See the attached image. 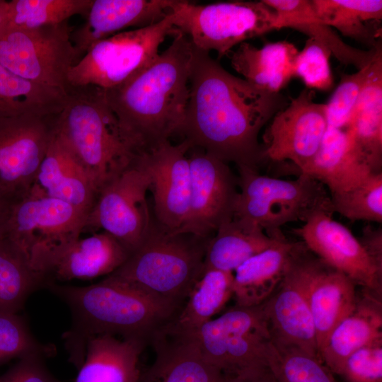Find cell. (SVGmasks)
Wrapping results in <instances>:
<instances>
[{
    "mask_svg": "<svg viewBox=\"0 0 382 382\" xmlns=\"http://www.w3.org/2000/svg\"><path fill=\"white\" fill-rule=\"evenodd\" d=\"M189 90L178 134L190 149L258 170L265 161L259 134L289 99L231 74L194 45Z\"/></svg>",
    "mask_w": 382,
    "mask_h": 382,
    "instance_id": "cell-1",
    "label": "cell"
},
{
    "mask_svg": "<svg viewBox=\"0 0 382 382\" xmlns=\"http://www.w3.org/2000/svg\"><path fill=\"white\" fill-rule=\"evenodd\" d=\"M382 298L361 289L355 306L332 330L320 354L323 363L340 375L346 359L355 351L382 342Z\"/></svg>",
    "mask_w": 382,
    "mask_h": 382,
    "instance_id": "cell-24",
    "label": "cell"
},
{
    "mask_svg": "<svg viewBox=\"0 0 382 382\" xmlns=\"http://www.w3.org/2000/svg\"><path fill=\"white\" fill-rule=\"evenodd\" d=\"M93 0H12L5 23L18 28H34L68 21L87 15Z\"/></svg>",
    "mask_w": 382,
    "mask_h": 382,
    "instance_id": "cell-37",
    "label": "cell"
},
{
    "mask_svg": "<svg viewBox=\"0 0 382 382\" xmlns=\"http://www.w3.org/2000/svg\"><path fill=\"white\" fill-rule=\"evenodd\" d=\"M57 115L0 116V191L10 199L33 185L56 132Z\"/></svg>",
    "mask_w": 382,
    "mask_h": 382,
    "instance_id": "cell-13",
    "label": "cell"
},
{
    "mask_svg": "<svg viewBox=\"0 0 382 382\" xmlns=\"http://www.w3.org/2000/svg\"><path fill=\"white\" fill-rule=\"evenodd\" d=\"M188 155L190 199L187 223L182 232L212 237L233 219L238 194V178L227 163L192 148Z\"/></svg>",
    "mask_w": 382,
    "mask_h": 382,
    "instance_id": "cell-16",
    "label": "cell"
},
{
    "mask_svg": "<svg viewBox=\"0 0 382 382\" xmlns=\"http://www.w3.org/2000/svg\"><path fill=\"white\" fill-rule=\"evenodd\" d=\"M233 272L203 270L178 313L158 332L190 335L212 320L233 296Z\"/></svg>",
    "mask_w": 382,
    "mask_h": 382,
    "instance_id": "cell-30",
    "label": "cell"
},
{
    "mask_svg": "<svg viewBox=\"0 0 382 382\" xmlns=\"http://www.w3.org/2000/svg\"><path fill=\"white\" fill-rule=\"evenodd\" d=\"M48 282L10 242L6 238L0 241V311L18 313L28 296Z\"/></svg>",
    "mask_w": 382,
    "mask_h": 382,
    "instance_id": "cell-35",
    "label": "cell"
},
{
    "mask_svg": "<svg viewBox=\"0 0 382 382\" xmlns=\"http://www.w3.org/2000/svg\"><path fill=\"white\" fill-rule=\"evenodd\" d=\"M308 253L301 241L284 277L263 304L272 339L296 346L320 359L306 291Z\"/></svg>",
    "mask_w": 382,
    "mask_h": 382,
    "instance_id": "cell-18",
    "label": "cell"
},
{
    "mask_svg": "<svg viewBox=\"0 0 382 382\" xmlns=\"http://www.w3.org/2000/svg\"><path fill=\"white\" fill-rule=\"evenodd\" d=\"M148 342L103 335L91 337L74 382H137L139 357Z\"/></svg>",
    "mask_w": 382,
    "mask_h": 382,
    "instance_id": "cell-28",
    "label": "cell"
},
{
    "mask_svg": "<svg viewBox=\"0 0 382 382\" xmlns=\"http://www.w3.org/2000/svg\"><path fill=\"white\" fill-rule=\"evenodd\" d=\"M130 253L115 237L102 231L79 238L55 261L48 274L58 281L91 279L120 268Z\"/></svg>",
    "mask_w": 382,
    "mask_h": 382,
    "instance_id": "cell-27",
    "label": "cell"
},
{
    "mask_svg": "<svg viewBox=\"0 0 382 382\" xmlns=\"http://www.w3.org/2000/svg\"><path fill=\"white\" fill-rule=\"evenodd\" d=\"M192 335L204 358L224 375L266 363L271 334L263 303L235 305Z\"/></svg>",
    "mask_w": 382,
    "mask_h": 382,
    "instance_id": "cell-11",
    "label": "cell"
},
{
    "mask_svg": "<svg viewBox=\"0 0 382 382\" xmlns=\"http://www.w3.org/2000/svg\"><path fill=\"white\" fill-rule=\"evenodd\" d=\"M315 98L305 88L274 115L262 136L265 160L290 161L300 172L310 163L328 127L325 104Z\"/></svg>",
    "mask_w": 382,
    "mask_h": 382,
    "instance_id": "cell-14",
    "label": "cell"
},
{
    "mask_svg": "<svg viewBox=\"0 0 382 382\" xmlns=\"http://www.w3.org/2000/svg\"><path fill=\"white\" fill-rule=\"evenodd\" d=\"M221 382H277V381L267 364L263 363L234 374H224Z\"/></svg>",
    "mask_w": 382,
    "mask_h": 382,
    "instance_id": "cell-44",
    "label": "cell"
},
{
    "mask_svg": "<svg viewBox=\"0 0 382 382\" xmlns=\"http://www.w3.org/2000/svg\"><path fill=\"white\" fill-rule=\"evenodd\" d=\"M293 231L325 263L343 273L356 286L382 296V264L332 214L316 213Z\"/></svg>",
    "mask_w": 382,
    "mask_h": 382,
    "instance_id": "cell-15",
    "label": "cell"
},
{
    "mask_svg": "<svg viewBox=\"0 0 382 382\" xmlns=\"http://www.w3.org/2000/svg\"><path fill=\"white\" fill-rule=\"evenodd\" d=\"M46 287L70 308L72 323L63 338L69 361L77 369L83 361L90 338L120 335L141 339L149 344L180 311L108 276L86 286L50 282Z\"/></svg>",
    "mask_w": 382,
    "mask_h": 382,
    "instance_id": "cell-3",
    "label": "cell"
},
{
    "mask_svg": "<svg viewBox=\"0 0 382 382\" xmlns=\"http://www.w3.org/2000/svg\"><path fill=\"white\" fill-rule=\"evenodd\" d=\"M54 352L53 347L36 340L17 313L0 311V365L30 354L47 357Z\"/></svg>",
    "mask_w": 382,
    "mask_h": 382,
    "instance_id": "cell-39",
    "label": "cell"
},
{
    "mask_svg": "<svg viewBox=\"0 0 382 382\" xmlns=\"http://www.w3.org/2000/svg\"><path fill=\"white\" fill-rule=\"evenodd\" d=\"M330 50L322 42L308 37L299 51L294 64V77L299 78L307 88L328 91L334 85L330 67Z\"/></svg>",
    "mask_w": 382,
    "mask_h": 382,
    "instance_id": "cell-40",
    "label": "cell"
},
{
    "mask_svg": "<svg viewBox=\"0 0 382 382\" xmlns=\"http://www.w3.org/2000/svg\"><path fill=\"white\" fill-rule=\"evenodd\" d=\"M306 291L320 359L331 332L355 306L356 285L343 273L329 266L309 250Z\"/></svg>",
    "mask_w": 382,
    "mask_h": 382,
    "instance_id": "cell-20",
    "label": "cell"
},
{
    "mask_svg": "<svg viewBox=\"0 0 382 382\" xmlns=\"http://www.w3.org/2000/svg\"><path fill=\"white\" fill-rule=\"evenodd\" d=\"M57 134L88 173L98 194L143 154L122 128L104 90L69 86L56 115Z\"/></svg>",
    "mask_w": 382,
    "mask_h": 382,
    "instance_id": "cell-4",
    "label": "cell"
},
{
    "mask_svg": "<svg viewBox=\"0 0 382 382\" xmlns=\"http://www.w3.org/2000/svg\"><path fill=\"white\" fill-rule=\"evenodd\" d=\"M301 173L326 186L330 195L352 189L374 173L345 129L328 127L320 146Z\"/></svg>",
    "mask_w": 382,
    "mask_h": 382,
    "instance_id": "cell-23",
    "label": "cell"
},
{
    "mask_svg": "<svg viewBox=\"0 0 382 382\" xmlns=\"http://www.w3.org/2000/svg\"><path fill=\"white\" fill-rule=\"evenodd\" d=\"M283 233L271 237L258 226L233 217L209 240L203 270L233 272L253 255L271 246Z\"/></svg>",
    "mask_w": 382,
    "mask_h": 382,
    "instance_id": "cell-31",
    "label": "cell"
},
{
    "mask_svg": "<svg viewBox=\"0 0 382 382\" xmlns=\"http://www.w3.org/2000/svg\"><path fill=\"white\" fill-rule=\"evenodd\" d=\"M238 170V194L233 217L260 227L271 237L288 223L305 222L318 212L333 214L325 187L300 173L295 180L263 175L248 167Z\"/></svg>",
    "mask_w": 382,
    "mask_h": 382,
    "instance_id": "cell-7",
    "label": "cell"
},
{
    "mask_svg": "<svg viewBox=\"0 0 382 382\" xmlns=\"http://www.w3.org/2000/svg\"><path fill=\"white\" fill-rule=\"evenodd\" d=\"M356 148L374 173L382 168V47L378 43L367 79L347 127Z\"/></svg>",
    "mask_w": 382,
    "mask_h": 382,
    "instance_id": "cell-26",
    "label": "cell"
},
{
    "mask_svg": "<svg viewBox=\"0 0 382 382\" xmlns=\"http://www.w3.org/2000/svg\"><path fill=\"white\" fill-rule=\"evenodd\" d=\"M156 357L137 382H221L224 374L202 354L192 334L152 338Z\"/></svg>",
    "mask_w": 382,
    "mask_h": 382,
    "instance_id": "cell-22",
    "label": "cell"
},
{
    "mask_svg": "<svg viewBox=\"0 0 382 382\" xmlns=\"http://www.w3.org/2000/svg\"><path fill=\"white\" fill-rule=\"evenodd\" d=\"M298 52L287 41L269 42L261 47L244 42L227 55L232 68L244 79L267 91L279 93L294 77Z\"/></svg>",
    "mask_w": 382,
    "mask_h": 382,
    "instance_id": "cell-29",
    "label": "cell"
},
{
    "mask_svg": "<svg viewBox=\"0 0 382 382\" xmlns=\"http://www.w3.org/2000/svg\"><path fill=\"white\" fill-rule=\"evenodd\" d=\"M192 52L191 40L178 30L149 66L104 90L122 128L142 153L179 133L189 98Z\"/></svg>",
    "mask_w": 382,
    "mask_h": 382,
    "instance_id": "cell-2",
    "label": "cell"
},
{
    "mask_svg": "<svg viewBox=\"0 0 382 382\" xmlns=\"http://www.w3.org/2000/svg\"><path fill=\"white\" fill-rule=\"evenodd\" d=\"M370 63L355 73L341 75L338 86L325 104L328 127H347L365 85Z\"/></svg>",
    "mask_w": 382,
    "mask_h": 382,
    "instance_id": "cell-41",
    "label": "cell"
},
{
    "mask_svg": "<svg viewBox=\"0 0 382 382\" xmlns=\"http://www.w3.org/2000/svg\"><path fill=\"white\" fill-rule=\"evenodd\" d=\"M68 21L34 28L0 25V64L35 83L69 88L68 75L79 60Z\"/></svg>",
    "mask_w": 382,
    "mask_h": 382,
    "instance_id": "cell-10",
    "label": "cell"
},
{
    "mask_svg": "<svg viewBox=\"0 0 382 382\" xmlns=\"http://www.w3.org/2000/svg\"><path fill=\"white\" fill-rule=\"evenodd\" d=\"M265 361L277 382H337L318 357L272 338Z\"/></svg>",
    "mask_w": 382,
    "mask_h": 382,
    "instance_id": "cell-36",
    "label": "cell"
},
{
    "mask_svg": "<svg viewBox=\"0 0 382 382\" xmlns=\"http://www.w3.org/2000/svg\"><path fill=\"white\" fill-rule=\"evenodd\" d=\"M13 199L0 191V241L5 238Z\"/></svg>",
    "mask_w": 382,
    "mask_h": 382,
    "instance_id": "cell-46",
    "label": "cell"
},
{
    "mask_svg": "<svg viewBox=\"0 0 382 382\" xmlns=\"http://www.w3.org/2000/svg\"><path fill=\"white\" fill-rule=\"evenodd\" d=\"M65 98V92L23 79L0 64V116L57 115Z\"/></svg>",
    "mask_w": 382,
    "mask_h": 382,
    "instance_id": "cell-33",
    "label": "cell"
},
{
    "mask_svg": "<svg viewBox=\"0 0 382 382\" xmlns=\"http://www.w3.org/2000/svg\"><path fill=\"white\" fill-rule=\"evenodd\" d=\"M358 238L370 255L382 264V230L367 225L363 228L361 236Z\"/></svg>",
    "mask_w": 382,
    "mask_h": 382,
    "instance_id": "cell-45",
    "label": "cell"
},
{
    "mask_svg": "<svg viewBox=\"0 0 382 382\" xmlns=\"http://www.w3.org/2000/svg\"><path fill=\"white\" fill-rule=\"evenodd\" d=\"M41 354H30L19 359L5 374L0 382H60L48 370Z\"/></svg>",
    "mask_w": 382,
    "mask_h": 382,
    "instance_id": "cell-43",
    "label": "cell"
},
{
    "mask_svg": "<svg viewBox=\"0 0 382 382\" xmlns=\"http://www.w3.org/2000/svg\"><path fill=\"white\" fill-rule=\"evenodd\" d=\"M86 219L73 206L47 195L33 184L13 200L5 238L33 271L48 279L57 258L80 238Z\"/></svg>",
    "mask_w": 382,
    "mask_h": 382,
    "instance_id": "cell-6",
    "label": "cell"
},
{
    "mask_svg": "<svg viewBox=\"0 0 382 382\" xmlns=\"http://www.w3.org/2000/svg\"><path fill=\"white\" fill-rule=\"evenodd\" d=\"M333 212L347 219L382 223V173L349 190L330 196Z\"/></svg>",
    "mask_w": 382,
    "mask_h": 382,
    "instance_id": "cell-38",
    "label": "cell"
},
{
    "mask_svg": "<svg viewBox=\"0 0 382 382\" xmlns=\"http://www.w3.org/2000/svg\"><path fill=\"white\" fill-rule=\"evenodd\" d=\"M339 376L345 382H382V342L353 352L345 361Z\"/></svg>",
    "mask_w": 382,
    "mask_h": 382,
    "instance_id": "cell-42",
    "label": "cell"
},
{
    "mask_svg": "<svg viewBox=\"0 0 382 382\" xmlns=\"http://www.w3.org/2000/svg\"><path fill=\"white\" fill-rule=\"evenodd\" d=\"M279 29L290 28L306 35L308 37L315 38L324 44L339 62L345 65H352L357 70L371 62L378 45L368 50L347 45L332 28L323 23L318 18L311 0L294 1L286 9L284 17L279 23Z\"/></svg>",
    "mask_w": 382,
    "mask_h": 382,
    "instance_id": "cell-34",
    "label": "cell"
},
{
    "mask_svg": "<svg viewBox=\"0 0 382 382\" xmlns=\"http://www.w3.org/2000/svg\"><path fill=\"white\" fill-rule=\"evenodd\" d=\"M300 243L282 235L268 248L241 265L233 274L236 306L251 307L265 302L282 281Z\"/></svg>",
    "mask_w": 382,
    "mask_h": 382,
    "instance_id": "cell-25",
    "label": "cell"
},
{
    "mask_svg": "<svg viewBox=\"0 0 382 382\" xmlns=\"http://www.w3.org/2000/svg\"><path fill=\"white\" fill-rule=\"evenodd\" d=\"M209 239L170 231L153 218L140 246L108 277L180 309L203 272Z\"/></svg>",
    "mask_w": 382,
    "mask_h": 382,
    "instance_id": "cell-5",
    "label": "cell"
},
{
    "mask_svg": "<svg viewBox=\"0 0 382 382\" xmlns=\"http://www.w3.org/2000/svg\"><path fill=\"white\" fill-rule=\"evenodd\" d=\"M34 185L47 195L69 204L86 216L98 195L88 173L56 132Z\"/></svg>",
    "mask_w": 382,
    "mask_h": 382,
    "instance_id": "cell-21",
    "label": "cell"
},
{
    "mask_svg": "<svg viewBox=\"0 0 382 382\" xmlns=\"http://www.w3.org/2000/svg\"><path fill=\"white\" fill-rule=\"evenodd\" d=\"M140 157L99 191L83 229L108 232L130 255L143 242L153 219L146 199L149 178Z\"/></svg>",
    "mask_w": 382,
    "mask_h": 382,
    "instance_id": "cell-12",
    "label": "cell"
},
{
    "mask_svg": "<svg viewBox=\"0 0 382 382\" xmlns=\"http://www.w3.org/2000/svg\"><path fill=\"white\" fill-rule=\"evenodd\" d=\"M178 32L170 13L154 25L98 42L69 71V87L91 85L106 90L122 84L149 66L167 36Z\"/></svg>",
    "mask_w": 382,
    "mask_h": 382,
    "instance_id": "cell-9",
    "label": "cell"
},
{
    "mask_svg": "<svg viewBox=\"0 0 382 382\" xmlns=\"http://www.w3.org/2000/svg\"><path fill=\"white\" fill-rule=\"evenodd\" d=\"M318 18L371 48L376 46L381 29L373 25L382 19L381 0H311Z\"/></svg>",
    "mask_w": 382,
    "mask_h": 382,
    "instance_id": "cell-32",
    "label": "cell"
},
{
    "mask_svg": "<svg viewBox=\"0 0 382 382\" xmlns=\"http://www.w3.org/2000/svg\"><path fill=\"white\" fill-rule=\"evenodd\" d=\"M177 0H93L86 21L71 33L79 59L96 43L128 28H145L164 19Z\"/></svg>",
    "mask_w": 382,
    "mask_h": 382,
    "instance_id": "cell-19",
    "label": "cell"
},
{
    "mask_svg": "<svg viewBox=\"0 0 382 382\" xmlns=\"http://www.w3.org/2000/svg\"><path fill=\"white\" fill-rule=\"evenodd\" d=\"M8 1L0 0V25L6 21L8 13Z\"/></svg>",
    "mask_w": 382,
    "mask_h": 382,
    "instance_id": "cell-47",
    "label": "cell"
},
{
    "mask_svg": "<svg viewBox=\"0 0 382 382\" xmlns=\"http://www.w3.org/2000/svg\"><path fill=\"white\" fill-rule=\"evenodd\" d=\"M171 16L195 47L216 52L218 59L246 40L277 30L275 12L262 1L202 5L177 0Z\"/></svg>",
    "mask_w": 382,
    "mask_h": 382,
    "instance_id": "cell-8",
    "label": "cell"
},
{
    "mask_svg": "<svg viewBox=\"0 0 382 382\" xmlns=\"http://www.w3.org/2000/svg\"><path fill=\"white\" fill-rule=\"evenodd\" d=\"M189 143L170 141L144 153L140 161L150 181L155 220L166 228L182 232L188 221L190 170L187 154Z\"/></svg>",
    "mask_w": 382,
    "mask_h": 382,
    "instance_id": "cell-17",
    "label": "cell"
}]
</instances>
